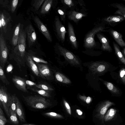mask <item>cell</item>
Returning a JSON list of instances; mask_svg holds the SVG:
<instances>
[{
	"mask_svg": "<svg viewBox=\"0 0 125 125\" xmlns=\"http://www.w3.org/2000/svg\"><path fill=\"white\" fill-rule=\"evenodd\" d=\"M26 33L21 30L20 31L18 43L14 48L11 57L16 62L20 69L25 66V49Z\"/></svg>",
	"mask_w": 125,
	"mask_h": 125,
	"instance_id": "6da1fadb",
	"label": "cell"
},
{
	"mask_svg": "<svg viewBox=\"0 0 125 125\" xmlns=\"http://www.w3.org/2000/svg\"><path fill=\"white\" fill-rule=\"evenodd\" d=\"M22 96L27 104L33 108L42 109L47 108L52 105V103L49 100L38 95Z\"/></svg>",
	"mask_w": 125,
	"mask_h": 125,
	"instance_id": "7a4b0ae2",
	"label": "cell"
},
{
	"mask_svg": "<svg viewBox=\"0 0 125 125\" xmlns=\"http://www.w3.org/2000/svg\"><path fill=\"white\" fill-rule=\"evenodd\" d=\"M104 27L102 25H97L86 34L84 40V45L85 48L90 49L96 46V43L94 40L95 35L99 32L104 31Z\"/></svg>",
	"mask_w": 125,
	"mask_h": 125,
	"instance_id": "3957f363",
	"label": "cell"
},
{
	"mask_svg": "<svg viewBox=\"0 0 125 125\" xmlns=\"http://www.w3.org/2000/svg\"><path fill=\"white\" fill-rule=\"evenodd\" d=\"M11 95L8 91L4 86H1L0 87V104L2 105L5 112L9 118L10 117L9 109Z\"/></svg>",
	"mask_w": 125,
	"mask_h": 125,
	"instance_id": "277c9868",
	"label": "cell"
},
{
	"mask_svg": "<svg viewBox=\"0 0 125 125\" xmlns=\"http://www.w3.org/2000/svg\"><path fill=\"white\" fill-rule=\"evenodd\" d=\"M54 25V31L57 39L61 43H63L65 40V34L67 32L58 16H56L55 17Z\"/></svg>",
	"mask_w": 125,
	"mask_h": 125,
	"instance_id": "5b68a950",
	"label": "cell"
},
{
	"mask_svg": "<svg viewBox=\"0 0 125 125\" xmlns=\"http://www.w3.org/2000/svg\"><path fill=\"white\" fill-rule=\"evenodd\" d=\"M56 46L60 54L63 56L70 63L73 65H79L80 64L78 59L72 52L58 43H57Z\"/></svg>",
	"mask_w": 125,
	"mask_h": 125,
	"instance_id": "8992f818",
	"label": "cell"
},
{
	"mask_svg": "<svg viewBox=\"0 0 125 125\" xmlns=\"http://www.w3.org/2000/svg\"><path fill=\"white\" fill-rule=\"evenodd\" d=\"M8 50L2 32L0 35V66L3 69L5 64L7 61Z\"/></svg>",
	"mask_w": 125,
	"mask_h": 125,
	"instance_id": "52a82bcc",
	"label": "cell"
},
{
	"mask_svg": "<svg viewBox=\"0 0 125 125\" xmlns=\"http://www.w3.org/2000/svg\"><path fill=\"white\" fill-rule=\"evenodd\" d=\"M41 78L44 79L51 80L53 77L52 72L47 65L42 63L35 62Z\"/></svg>",
	"mask_w": 125,
	"mask_h": 125,
	"instance_id": "ba28073f",
	"label": "cell"
},
{
	"mask_svg": "<svg viewBox=\"0 0 125 125\" xmlns=\"http://www.w3.org/2000/svg\"><path fill=\"white\" fill-rule=\"evenodd\" d=\"M114 105V103L109 100L102 102L98 107L97 110V116L104 122V118L105 114L108 108L111 106Z\"/></svg>",
	"mask_w": 125,
	"mask_h": 125,
	"instance_id": "9c48e42d",
	"label": "cell"
},
{
	"mask_svg": "<svg viewBox=\"0 0 125 125\" xmlns=\"http://www.w3.org/2000/svg\"><path fill=\"white\" fill-rule=\"evenodd\" d=\"M34 20L41 32L48 41L51 42L52 39L50 33L39 18L37 16H36L34 18Z\"/></svg>",
	"mask_w": 125,
	"mask_h": 125,
	"instance_id": "30bf717a",
	"label": "cell"
},
{
	"mask_svg": "<svg viewBox=\"0 0 125 125\" xmlns=\"http://www.w3.org/2000/svg\"><path fill=\"white\" fill-rule=\"evenodd\" d=\"M12 80L14 85L18 89L25 93L28 92L26 88L25 80L18 76L13 75Z\"/></svg>",
	"mask_w": 125,
	"mask_h": 125,
	"instance_id": "8fae6325",
	"label": "cell"
},
{
	"mask_svg": "<svg viewBox=\"0 0 125 125\" xmlns=\"http://www.w3.org/2000/svg\"><path fill=\"white\" fill-rule=\"evenodd\" d=\"M28 46L29 47L32 46L36 39V35L35 30L32 25L30 24L26 28Z\"/></svg>",
	"mask_w": 125,
	"mask_h": 125,
	"instance_id": "7c38bea8",
	"label": "cell"
},
{
	"mask_svg": "<svg viewBox=\"0 0 125 125\" xmlns=\"http://www.w3.org/2000/svg\"><path fill=\"white\" fill-rule=\"evenodd\" d=\"M68 38L70 42L74 48L77 49L78 45L73 27L72 24L69 22L68 23Z\"/></svg>",
	"mask_w": 125,
	"mask_h": 125,
	"instance_id": "4fadbf2b",
	"label": "cell"
},
{
	"mask_svg": "<svg viewBox=\"0 0 125 125\" xmlns=\"http://www.w3.org/2000/svg\"><path fill=\"white\" fill-rule=\"evenodd\" d=\"M125 20V19L121 15H111L104 18V20L110 26H114Z\"/></svg>",
	"mask_w": 125,
	"mask_h": 125,
	"instance_id": "5bb4252c",
	"label": "cell"
},
{
	"mask_svg": "<svg viewBox=\"0 0 125 125\" xmlns=\"http://www.w3.org/2000/svg\"><path fill=\"white\" fill-rule=\"evenodd\" d=\"M25 59L26 63L33 73L36 76L41 77L37 66L32 58L31 55H26Z\"/></svg>",
	"mask_w": 125,
	"mask_h": 125,
	"instance_id": "9a60e30c",
	"label": "cell"
},
{
	"mask_svg": "<svg viewBox=\"0 0 125 125\" xmlns=\"http://www.w3.org/2000/svg\"><path fill=\"white\" fill-rule=\"evenodd\" d=\"M66 15L69 20L75 23H77L81 20L83 17L86 16L83 13L73 10L67 11Z\"/></svg>",
	"mask_w": 125,
	"mask_h": 125,
	"instance_id": "2e32d148",
	"label": "cell"
},
{
	"mask_svg": "<svg viewBox=\"0 0 125 125\" xmlns=\"http://www.w3.org/2000/svg\"><path fill=\"white\" fill-rule=\"evenodd\" d=\"M97 36L102 43V49L109 52H111L112 50V48L107 38L104 35L100 33H97Z\"/></svg>",
	"mask_w": 125,
	"mask_h": 125,
	"instance_id": "e0dca14e",
	"label": "cell"
},
{
	"mask_svg": "<svg viewBox=\"0 0 125 125\" xmlns=\"http://www.w3.org/2000/svg\"><path fill=\"white\" fill-rule=\"evenodd\" d=\"M110 32L116 42L121 47H125V42L122 38V34L117 31L111 29Z\"/></svg>",
	"mask_w": 125,
	"mask_h": 125,
	"instance_id": "ac0fdd59",
	"label": "cell"
},
{
	"mask_svg": "<svg viewBox=\"0 0 125 125\" xmlns=\"http://www.w3.org/2000/svg\"><path fill=\"white\" fill-rule=\"evenodd\" d=\"M16 113L21 122H25L24 114L21 104L18 97H16Z\"/></svg>",
	"mask_w": 125,
	"mask_h": 125,
	"instance_id": "d6986e66",
	"label": "cell"
},
{
	"mask_svg": "<svg viewBox=\"0 0 125 125\" xmlns=\"http://www.w3.org/2000/svg\"><path fill=\"white\" fill-rule=\"evenodd\" d=\"M90 69L93 71L101 73L105 71L106 69V66L104 64L99 62L93 63L90 67Z\"/></svg>",
	"mask_w": 125,
	"mask_h": 125,
	"instance_id": "ffe728a7",
	"label": "cell"
},
{
	"mask_svg": "<svg viewBox=\"0 0 125 125\" xmlns=\"http://www.w3.org/2000/svg\"><path fill=\"white\" fill-rule=\"evenodd\" d=\"M111 6L117 10L114 14H118L123 17L125 19V5L122 3H115L111 4Z\"/></svg>",
	"mask_w": 125,
	"mask_h": 125,
	"instance_id": "44dd1931",
	"label": "cell"
},
{
	"mask_svg": "<svg viewBox=\"0 0 125 125\" xmlns=\"http://www.w3.org/2000/svg\"><path fill=\"white\" fill-rule=\"evenodd\" d=\"M53 2L52 0H46L42 7L40 13L43 14L47 13L51 9Z\"/></svg>",
	"mask_w": 125,
	"mask_h": 125,
	"instance_id": "7402d4cb",
	"label": "cell"
},
{
	"mask_svg": "<svg viewBox=\"0 0 125 125\" xmlns=\"http://www.w3.org/2000/svg\"><path fill=\"white\" fill-rule=\"evenodd\" d=\"M8 20L6 18L4 14L2 12H1L0 14V28L1 31L3 30L4 32H6L7 25Z\"/></svg>",
	"mask_w": 125,
	"mask_h": 125,
	"instance_id": "603a6c76",
	"label": "cell"
},
{
	"mask_svg": "<svg viewBox=\"0 0 125 125\" xmlns=\"http://www.w3.org/2000/svg\"><path fill=\"white\" fill-rule=\"evenodd\" d=\"M113 44L116 54L121 62L125 65V58L121 52L119 46L114 42H113Z\"/></svg>",
	"mask_w": 125,
	"mask_h": 125,
	"instance_id": "cb8c5ba5",
	"label": "cell"
},
{
	"mask_svg": "<svg viewBox=\"0 0 125 125\" xmlns=\"http://www.w3.org/2000/svg\"><path fill=\"white\" fill-rule=\"evenodd\" d=\"M20 23H19L16 26L12 39V43L13 45L16 46L18 43V39L20 32Z\"/></svg>",
	"mask_w": 125,
	"mask_h": 125,
	"instance_id": "d4e9b609",
	"label": "cell"
},
{
	"mask_svg": "<svg viewBox=\"0 0 125 125\" xmlns=\"http://www.w3.org/2000/svg\"><path fill=\"white\" fill-rule=\"evenodd\" d=\"M117 112V110L114 108L110 109L105 114L104 120L105 122L108 121L113 119Z\"/></svg>",
	"mask_w": 125,
	"mask_h": 125,
	"instance_id": "484cf974",
	"label": "cell"
},
{
	"mask_svg": "<svg viewBox=\"0 0 125 125\" xmlns=\"http://www.w3.org/2000/svg\"><path fill=\"white\" fill-rule=\"evenodd\" d=\"M55 77L57 80L60 82L66 84L71 83V81L69 79L60 73H56Z\"/></svg>",
	"mask_w": 125,
	"mask_h": 125,
	"instance_id": "4316f807",
	"label": "cell"
},
{
	"mask_svg": "<svg viewBox=\"0 0 125 125\" xmlns=\"http://www.w3.org/2000/svg\"><path fill=\"white\" fill-rule=\"evenodd\" d=\"M28 88L30 89L32 91L35 92L43 96L47 97H51V94L48 91L41 89H37L33 87H29Z\"/></svg>",
	"mask_w": 125,
	"mask_h": 125,
	"instance_id": "83f0119b",
	"label": "cell"
},
{
	"mask_svg": "<svg viewBox=\"0 0 125 125\" xmlns=\"http://www.w3.org/2000/svg\"><path fill=\"white\" fill-rule=\"evenodd\" d=\"M104 83L108 89L112 93L116 94L119 93V90L112 83L104 81Z\"/></svg>",
	"mask_w": 125,
	"mask_h": 125,
	"instance_id": "f1b7e54d",
	"label": "cell"
},
{
	"mask_svg": "<svg viewBox=\"0 0 125 125\" xmlns=\"http://www.w3.org/2000/svg\"><path fill=\"white\" fill-rule=\"evenodd\" d=\"M57 12L59 15L61 20L64 24L66 19L67 12L65 9L64 8L59 7L57 9Z\"/></svg>",
	"mask_w": 125,
	"mask_h": 125,
	"instance_id": "f546056e",
	"label": "cell"
},
{
	"mask_svg": "<svg viewBox=\"0 0 125 125\" xmlns=\"http://www.w3.org/2000/svg\"><path fill=\"white\" fill-rule=\"evenodd\" d=\"M9 118L10 121L15 124L18 125L19 122L16 116L17 113L12 111L10 108L9 109Z\"/></svg>",
	"mask_w": 125,
	"mask_h": 125,
	"instance_id": "4dcf8cb0",
	"label": "cell"
},
{
	"mask_svg": "<svg viewBox=\"0 0 125 125\" xmlns=\"http://www.w3.org/2000/svg\"><path fill=\"white\" fill-rule=\"evenodd\" d=\"M17 96L15 94L11 95L10 108L14 112L16 113V97Z\"/></svg>",
	"mask_w": 125,
	"mask_h": 125,
	"instance_id": "1f68e13d",
	"label": "cell"
},
{
	"mask_svg": "<svg viewBox=\"0 0 125 125\" xmlns=\"http://www.w3.org/2000/svg\"><path fill=\"white\" fill-rule=\"evenodd\" d=\"M4 70L2 67L0 66V79L3 83L7 85H9L10 83L6 77Z\"/></svg>",
	"mask_w": 125,
	"mask_h": 125,
	"instance_id": "d6a6232c",
	"label": "cell"
},
{
	"mask_svg": "<svg viewBox=\"0 0 125 125\" xmlns=\"http://www.w3.org/2000/svg\"><path fill=\"white\" fill-rule=\"evenodd\" d=\"M43 115L45 116L52 118H62L63 117L61 115L53 112L45 113Z\"/></svg>",
	"mask_w": 125,
	"mask_h": 125,
	"instance_id": "836d02e7",
	"label": "cell"
},
{
	"mask_svg": "<svg viewBox=\"0 0 125 125\" xmlns=\"http://www.w3.org/2000/svg\"><path fill=\"white\" fill-rule=\"evenodd\" d=\"M8 121L5 116L1 108H0V125H6Z\"/></svg>",
	"mask_w": 125,
	"mask_h": 125,
	"instance_id": "e575fe53",
	"label": "cell"
},
{
	"mask_svg": "<svg viewBox=\"0 0 125 125\" xmlns=\"http://www.w3.org/2000/svg\"><path fill=\"white\" fill-rule=\"evenodd\" d=\"M62 3L68 8H73L74 6V4L72 0H61Z\"/></svg>",
	"mask_w": 125,
	"mask_h": 125,
	"instance_id": "d590c367",
	"label": "cell"
},
{
	"mask_svg": "<svg viewBox=\"0 0 125 125\" xmlns=\"http://www.w3.org/2000/svg\"><path fill=\"white\" fill-rule=\"evenodd\" d=\"M35 87L47 91H52L53 89L46 84L41 83L37 84Z\"/></svg>",
	"mask_w": 125,
	"mask_h": 125,
	"instance_id": "8d00e7d4",
	"label": "cell"
},
{
	"mask_svg": "<svg viewBox=\"0 0 125 125\" xmlns=\"http://www.w3.org/2000/svg\"><path fill=\"white\" fill-rule=\"evenodd\" d=\"M45 0H36L34 1L33 6L36 10H38L41 5Z\"/></svg>",
	"mask_w": 125,
	"mask_h": 125,
	"instance_id": "74e56055",
	"label": "cell"
},
{
	"mask_svg": "<svg viewBox=\"0 0 125 125\" xmlns=\"http://www.w3.org/2000/svg\"><path fill=\"white\" fill-rule=\"evenodd\" d=\"M30 55L33 60L36 62L44 64H47L48 63L47 61H45L42 59L35 57L34 56Z\"/></svg>",
	"mask_w": 125,
	"mask_h": 125,
	"instance_id": "f35d334b",
	"label": "cell"
},
{
	"mask_svg": "<svg viewBox=\"0 0 125 125\" xmlns=\"http://www.w3.org/2000/svg\"><path fill=\"white\" fill-rule=\"evenodd\" d=\"M119 75L123 82L125 84V68H122L120 70Z\"/></svg>",
	"mask_w": 125,
	"mask_h": 125,
	"instance_id": "ab89813d",
	"label": "cell"
},
{
	"mask_svg": "<svg viewBox=\"0 0 125 125\" xmlns=\"http://www.w3.org/2000/svg\"><path fill=\"white\" fill-rule=\"evenodd\" d=\"M19 0H13L12 1L11 5V11L13 13L14 12L17 6Z\"/></svg>",
	"mask_w": 125,
	"mask_h": 125,
	"instance_id": "60d3db41",
	"label": "cell"
},
{
	"mask_svg": "<svg viewBox=\"0 0 125 125\" xmlns=\"http://www.w3.org/2000/svg\"><path fill=\"white\" fill-rule=\"evenodd\" d=\"M79 97L80 99L85 102L87 104L90 103L92 100L91 98L89 96L87 97L84 96L80 95Z\"/></svg>",
	"mask_w": 125,
	"mask_h": 125,
	"instance_id": "b9f144b4",
	"label": "cell"
},
{
	"mask_svg": "<svg viewBox=\"0 0 125 125\" xmlns=\"http://www.w3.org/2000/svg\"><path fill=\"white\" fill-rule=\"evenodd\" d=\"M63 102L65 107L67 113L70 115L71 114V111L70 107L68 102L64 99Z\"/></svg>",
	"mask_w": 125,
	"mask_h": 125,
	"instance_id": "7bdbcfd3",
	"label": "cell"
},
{
	"mask_svg": "<svg viewBox=\"0 0 125 125\" xmlns=\"http://www.w3.org/2000/svg\"><path fill=\"white\" fill-rule=\"evenodd\" d=\"M25 82L26 85L31 86H35L37 84L36 83L29 80H25Z\"/></svg>",
	"mask_w": 125,
	"mask_h": 125,
	"instance_id": "ee69618b",
	"label": "cell"
},
{
	"mask_svg": "<svg viewBox=\"0 0 125 125\" xmlns=\"http://www.w3.org/2000/svg\"><path fill=\"white\" fill-rule=\"evenodd\" d=\"M76 112L79 115H81L83 114V112L80 110L77 109L76 110Z\"/></svg>",
	"mask_w": 125,
	"mask_h": 125,
	"instance_id": "f6af8a7d",
	"label": "cell"
},
{
	"mask_svg": "<svg viewBox=\"0 0 125 125\" xmlns=\"http://www.w3.org/2000/svg\"><path fill=\"white\" fill-rule=\"evenodd\" d=\"M12 68L11 66H9L7 68V71L8 72H9L11 70Z\"/></svg>",
	"mask_w": 125,
	"mask_h": 125,
	"instance_id": "bcb514c9",
	"label": "cell"
},
{
	"mask_svg": "<svg viewBox=\"0 0 125 125\" xmlns=\"http://www.w3.org/2000/svg\"><path fill=\"white\" fill-rule=\"evenodd\" d=\"M21 125H36L32 124H24Z\"/></svg>",
	"mask_w": 125,
	"mask_h": 125,
	"instance_id": "7dc6e473",
	"label": "cell"
},
{
	"mask_svg": "<svg viewBox=\"0 0 125 125\" xmlns=\"http://www.w3.org/2000/svg\"><path fill=\"white\" fill-rule=\"evenodd\" d=\"M122 52L125 56V47L123 49L122 51Z\"/></svg>",
	"mask_w": 125,
	"mask_h": 125,
	"instance_id": "c3c4849f",
	"label": "cell"
},
{
	"mask_svg": "<svg viewBox=\"0 0 125 125\" xmlns=\"http://www.w3.org/2000/svg\"><path fill=\"white\" fill-rule=\"evenodd\" d=\"M123 0L125 1V0Z\"/></svg>",
	"mask_w": 125,
	"mask_h": 125,
	"instance_id": "681fc988",
	"label": "cell"
}]
</instances>
